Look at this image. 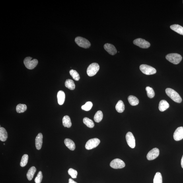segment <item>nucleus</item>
<instances>
[{
    "mask_svg": "<svg viewBox=\"0 0 183 183\" xmlns=\"http://www.w3.org/2000/svg\"><path fill=\"white\" fill-rule=\"evenodd\" d=\"M27 109V106L26 104H19L16 107V111L18 113H22L26 111Z\"/></svg>",
    "mask_w": 183,
    "mask_h": 183,
    "instance_id": "obj_26",
    "label": "nucleus"
},
{
    "mask_svg": "<svg viewBox=\"0 0 183 183\" xmlns=\"http://www.w3.org/2000/svg\"><path fill=\"white\" fill-rule=\"evenodd\" d=\"M103 115L102 111H98L94 116V120L96 122H100L102 120Z\"/></svg>",
    "mask_w": 183,
    "mask_h": 183,
    "instance_id": "obj_25",
    "label": "nucleus"
},
{
    "mask_svg": "<svg viewBox=\"0 0 183 183\" xmlns=\"http://www.w3.org/2000/svg\"><path fill=\"white\" fill-rule=\"evenodd\" d=\"M166 92L167 95L174 101L178 103H180L182 102V100L180 95L177 92L171 88H166Z\"/></svg>",
    "mask_w": 183,
    "mask_h": 183,
    "instance_id": "obj_1",
    "label": "nucleus"
},
{
    "mask_svg": "<svg viewBox=\"0 0 183 183\" xmlns=\"http://www.w3.org/2000/svg\"><path fill=\"white\" fill-rule=\"evenodd\" d=\"M93 105L92 103L91 102H88L81 106L82 110L86 111H89L92 109Z\"/></svg>",
    "mask_w": 183,
    "mask_h": 183,
    "instance_id": "obj_31",
    "label": "nucleus"
},
{
    "mask_svg": "<svg viewBox=\"0 0 183 183\" xmlns=\"http://www.w3.org/2000/svg\"><path fill=\"white\" fill-rule=\"evenodd\" d=\"M68 183H77L75 182L72 179L70 178L69 180Z\"/></svg>",
    "mask_w": 183,
    "mask_h": 183,
    "instance_id": "obj_35",
    "label": "nucleus"
},
{
    "mask_svg": "<svg viewBox=\"0 0 183 183\" xmlns=\"http://www.w3.org/2000/svg\"><path fill=\"white\" fill-rule=\"evenodd\" d=\"M8 138V134L6 129L3 127H0V140L5 141Z\"/></svg>",
    "mask_w": 183,
    "mask_h": 183,
    "instance_id": "obj_19",
    "label": "nucleus"
},
{
    "mask_svg": "<svg viewBox=\"0 0 183 183\" xmlns=\"http://www.w3.org/2000/svg\"><path fill=\"white\" fill-rule=\"evenodd\" d=\"M153 183H162V176L160 172L156 173L153 180Z\"/></svg>",
    "mask_w": 183,
    "mask_h": 183,
    "instance_id": "obj_28",
    "label": "nucleus"
},
{
    "mask_svg": "<svg viewBox=\"0 0 183 183\" xmlns=\"http://www.w3.org/2000/svg\"><path fill=\"white\" fill-rule=\"evenodd\" d=\"M32 57H26L24 59V63L25 67L27 69L32 70L34 68L38 63V61L36 59L32 60Z\"/></svg>",
    "mask_w": 183,
    "mask_h": 183,
    "instance_id": "obj_4",
    "label": "nucleus"
},
{
    "mask_svg": "<svg viewBox=\"0 0 183 183\" xmlns=\"http://www.w3.org/2000/svg\"><path fill=\"white\" fill-rule=\"evenodd\" d=\"M28 158L29 156L27 154H24V155L22 156L21 162H20V166L23 167L26 166L28 163Z\"/></svg>",
    "mask_w": 183,
    "mask_h": 183,
    "instance_id": "obj_30",
    "label": "nucleus"
},
{
    "mask_svg": "<svg viewBox=\"0 0 183 183\" xmlns=\"http://www.w3.org/2000/svg\"><path fill=\"white\" fill-rule=\"evenodd\" d=\"M104 48L109 54L113 55L116 54L117 51L113 45L110 44H106L104 45Z\"/></svg>",
    "mask_w": 183,
    "mask_h": 183,
    "instance_id": "obj_13",
    "label": "nucleus"
},
{
    "mask_svg": "<svg viewBox=\"0 0 183 183\" xmlns=\"http://www.w3.org/2000/svg\"><path fill=\"white\" fill-rule=\"evenodd\" d=\"M133 42L135 45L142 48L147 49L150 46V44L148 42L141 38L135 39Z\"/></svg>",
    "mask_w": 183,
    "mask_h": 183,
    "instance_id": "obj_7",
    "label": "nucleus"
},
{
    "mask_svg": "<svg viewBox=\"0 0 183 183\" xmlns=\"http://www.w3.org/2000/svg\"><path fill=\"white\" fill-rule=\"evenodd\" d=\"M43 176L42 171H40L38 173V175L35 178L34 181L35 183H41L42 179Z\"/></svg>",
    "mask_w": 183,
    "mask_h": 183,
    "instance_id": "obj_34",
    "label": "nucleus"
},
{
    "mask_svg": "<svg viewBox=\"0 0 183 183\" xmlns=\"http://www.w3.org/2000/svg\"><path fill=\"white\" fill-rule=\"evenodd\" d=\"M117 112L122 113L124 111L125 109V106L122 100H120L117 103L116 106Z\"/></svg>",
    "mask_w": 183,
    "mask_h": 183,
    "instance_id": "obj_22",
    "label": "nucleus"
},
{
    "mask_svg": "<svg viewBox=\"0 0 183 183\" xmlns=\"http://www.w3.org/2000/svg\"><path fill=\"white\" fill-rule=\"evenodd\" d=\"M36 171V169L35 166H32L28 170L27 173L26 174V176L29 180L30 181L32 180Z\"/></svg>",
    "mask_w": 183,
    "mask_h": 183,
    "instance_id": "obj_20",
    "label": "nucleus"
},
{
    "mask_svg": "<svg viewBox=\"0 0 183 183\" xmlns=\"http://www.w3.org/2000/svg\"><path fill=\"white\" fill-rule=\"evenodd\" d=\"M145 90L147 92V95L149 98H152L154 97L155 94L152 88L149 87H147L146 88Z\"/></svg>",
    "mask_w": 183,
    "mask_h": 183,
    "instance_id": "obj_32",
    "label": "nucleus"
},
{
    "mask_svg": "<svg viewBox=\"0 0 183 183\" xmlns=\"http://www.w3.org/2000/svg\"><path fill=\"white\" fill-rule=\"evenodd\" d=\"M128 100L131 105L133 106H136L139 104V101L136 97L130 95L128 97Z\"/></svg>",
    "mask_w": 183,
    "mask_h": 183,
    "instance_id": "obj_23",
    "label": "nucleus"
},
{
    "mask_svg": "<svg viewBox=\"0 0 183 183\" xmlns=\"http://www.w3.org/2000/svg\"><path fill=\"white\" fill-rule=\"evenodd\" d=\"M170 28L178 34L183 35V27L179 24H175L170 26Z\"/></svg>",
    "mask_w": 183,
    "mask_h": 183,
    "instance_id": "obj_18",
    "label": "nucleus"
},
{
    "mask_svg": "<svg viewBox=\"0 0 183 183\" xmlns=\"http://www.w3.org/2000/svg\"><path fill=\"white\" fill-rule=\"evenodd\" d=\"M83 122L84 124L90 128H93L94 126V124L93 121L87 118H85L83 119Z\"/></svg>",
    "mask_w": 183,
    "mask_h": 183,
    "instance_id": "obj_27",
    "label": "nucleus"
},
{
    "mask_svg": "<svg viewBox=\"0 0 183 183\" xmlns=\"http://www.w3.org/2000/svg\"><path fill=\"white\" fill-rule=\"evenodd\" d=\"M68 173L70 175L72 178L75 179L77 178L78 173L77 170L70 168L68 170Z\"/></svg>",
    "mask_w": 183,
    "mask_h": 183,
    "instance_id": "obj_33",
    "label": "nucleus"
},
{
    "mask_svg": "<svg viewBox=\"0 0 183 183\" xmlns=\"http://www.w3.org/2000/svg\"><path fill=\"white\" fill-rule=\"evenodd\" d=\"M125 137L129 146L131 148H134L135 147V140L133 134L131 132H127Z\"/></svg>",
    "mask_w": 183,
    "mask_h": 183,
    "instance_id": "obj_10",
    "label": "nucleus"
},
{
    "mask_svg": "<svg viewBox=\"0 0 183 183\" xmlns=\"http://www.w3.org/2000/svg\"><path fill=\"white\" fill-rule=\"evenodd\" d=\"M110 166L115 169H120L125 167V164L122 160L118 158L113 160L111 162Z\"/></svg>",
    "mask_w": 183,
    "mask_h": 183,
    "instance_id": "obj_9",
    "label": "nucleus"
},
{
    "mask_svg": "<svg viewBox=\"0 0 183 183\" xmlns=\"http://www.w3.org/2000/svg\"><path fill=\"white\" fill-rule=\"evenodd\" d=\"M75 42L78 46L85 49L90 48L91 46V43L87 39L81 37H77L75 39Z\"/></svg>",
    "mask_w": 183,
    "mask_h": 183,
    "instance_id": "obj_3",
    "label": "nucleus"
},
{
    "mask_svg": "<svg viewBox=\"0 0 183 183\" xmlns=\"http://www.w3.org/2000/svg\"><path fill=\"white\" fill-rule=\"evenodd\" d=\"M181 166L183 168V155L181 160Z\"/></svg>",
    "mask_w": 183,
    "mask_h": 183,
    "instance_id": "obj_36",
    "label": "nucleus"
},
{
    "mask_svg": "<svg viewBox=\"0 0 183 183\" xmlns=\"http://www.w3.org/2000/svg\"><path fill=\"white\" fill-rule=\"evenodd\" d=\"M174 138L175 141H178L183 139V127H178L174 133Z\"/></svg>",
    "mask_w": 183,
    "mask_h": 183,
    "instance_id": "obj_12",
    "label": "nucleus"
},
{
    "mask_svg": "<svg viewBox=\"0 0 183 183\" xmlns=\"http://www.w3.org/2000/svg\"><path fill=\"white\" fill-rule=\"evenodd\" d=\"M43 135L42 133H39L35 138V145L37 150H40L42 144Z\"/></svg>",
    "mask_w": 183,
    "mask_h": 183,
    "instance_id": "obj_14",
    "label": "nucleus"
},
{
    "mask_svg": "<svg viewBox=\"0 0 183 183\" xmlns=\"http://www.w3.org/2000/svg\"><path fill=\"white\" fill-rule=\"evenodd\" d=\"M70 74L73 77L74 79L76 81H79L80 79V77L79 73L77 72L73 69L70 71Z\"/></svg>",
    "mask_w": 183,
    "mask_h": 183,
    "instance_id": "obj_29",
    "label": "nucleus"
},
{
    "mask_svg": "<svg viewBox=\"0 0 183 183\" xmlns=\"http://www.w3.org/2000/svg\"><path fill=\"white\" fill-rule=\"evenodd\" d=\"M63 123L64 127L70 128L72 126L70 118L67 116H64L63 119Z\"/></svg>",
    "mask_w": 183,
    "mask_h": 183,
    "instance_id": "obj_21",
    "label": "nucleus"
},
{
    "mask_svg": "<svg viewBox=\"0 0 183 183\" xmlns=\"http://www.w3.org/2000/svg\"><path fill=\"white\" fill-rule=\"evenodd\" d=\"M100 143V140L97 138L90 139L86 143L85 148L86 149L90 150L97 147Z\"/></svg>",
    "mask_w": 183,
    "mask_h": 183,
    "instance_id": "obj_8",
    "label": "nucleus"
},
{
    "mask_svg": "<svg viewBox=\"0 0 183 183\" xmlns=\"http://www.w3.org/2000/svg\"></svg>",
    "mask_w": 183,
    "mask_h": 183,
    "instance_id": "obj_37",
    "label": "nucleus"
},
{
    "mask_svg": "<svg viewBox=\"0 0 183 183\" xmlns=\"http://www.w3.org/2000/svg\"><path fill=\"white\" fill-rule=\"evenodd\" d=\"M166 59L174 64L177 65L179 63L182 59V57L177 53H170L166 55Z\"/></svg>",
    "mask_w": 183,
    "mask_h": 183,
    "instance_id": "obj_2",
    "label": "nucleus"
},
{
    "mask_svg": "<svg viewBox=\"0 0 183 183\" xmlns=\"http://www.w3.org/2000/svg\"><path fill=\"white\" fill-rule=\"evenodd\" d=\"M57 100L58 104L60 105H63L64 103L65 100V94L62 91H59L57 95Z\"/></svg>",
    "mask_w": 183,
    "mask_h": 183,
    "instance_id": "obj_15",
    "label": "nucleus"
},
{
    "mask_svg": "<svg viewBox=\"0 0 183 183\" xmlns=\"http://www.w3.org/2000/svg\"><path fill=\"white\" fill-rule=\"evenodd\" d=\"M169 107V104L166 101L162 100L160 101L159 105V109L161 112H164Z\"/></svg>",
    "mask_w": 183,
    "mask_h": 183,
    "instance_id": "obj_16",
    "label": "nucleus"
},
{
    "mask_svg": "<svg viewBox=\"0 0 183 183\" xmlns=\"http://www.w3.org/2000/svg\"><path fill=\"white\" fill-rule=\"evenodd\" d=\"M140 69L143 74L147 75L154 74L156 73V70L153 67L146 65H141Z\"/></svg>",
    "mask_w": 183,
    "mask_h": 183,
    "instance_id": "obj_6",
    "label": "nucleus"
},
{
    "mask_svg": "<svg viewBox=\"0 0 183 183\" xmlns=\"http://www.w3.org/2000/svg\"><path fill=\"white\" fill-rule=\"evenodd\" d=\"M64 143L66 147L71 150H74L75 149V145L74 143L72 140L66 138L65 140Z\"/></svg>",
    "mask_w": 183,
    "mask_h": 183,
    "instance_id": "obj_17",
    "label": "nucleus"
},
{
    "mask_svg": "<svg viewBox=\"0 0 183 183\" xmlns=\"http://www.w3.org/2000/svg\"><path fill=\"white\" fill-rule=\"evenodd\" d=\"M65 85L66 87L70 90H74L75 89V85L72 80L67 79L65 81Z\"/></svg>",
    "mask_w": 183,
    "mask_h": 183,
    "instance_id": "obj_24",
    "label": "nucleus"
},
{
    "mask_svg": "<svg viewBox=\"0 0 183 183\" xmlns=\"http://www.w3.org/2000/svg\"><path fill=\"white\" fill-rule=\"evenodd\" d=\"M159 154V150L157 148H154L148 153L147 156V159L149 160L155 159L158 157Z\"/></svg>",
    "mask_w": 183,
    "mask_h": 183,
    "instance_id": "obj_11",
    "label": "nucleus"
},
{
    "mask_svg": "<svg viewBox=\"0 0 183 183\" xmlns=\"http://www.w3.org/2000/svg\"><path fill=\"white\" fill-rule=\"evenodd\" d=\"M100 69V65L97 63H93L90 64L87 69V74L89 77L95 75Z\"/></svg>",
    "mask_w": 183,
    "mask_h": 183,
    "instance_id": "obj_5",
    "label": "nucleus"
}]
</instances>
